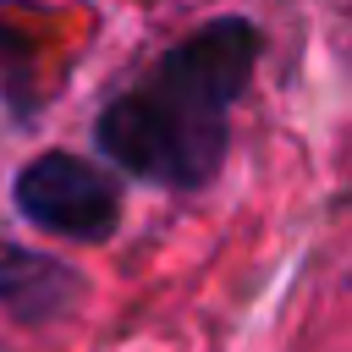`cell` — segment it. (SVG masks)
Here are the masks:
<instances>
[{
    "instance_id": "6da1fadb",
    "label": "cell",
    "mask_w": 352,
    "mask_h": 352,
    "mask_svg": "<svg viewBox=\"0 0 352 352\" xmlns=\"http://www.w3.org/2000/svg\"><path fill=\"white\" fill-rule=\"evenodd\" d=\"M253 66V33L220 22L187 38L165 66L104 110V148L154 182H204L226 148V110Z\"/></svg>"
},
{
    "instance_id": "7a4b0ae2",
    "label": "cell",
    "mask_w": 352,
    "mask_h": 352,
    "mask_svg": "<svg viewBox=\"0 0 352 352\" xmlns=\"http://www.w3.org/2000/svg\"><path fill=\"white\" fill-rule=\"evenodd\" d=\"M16 204L28 220L60 231V236H110L121 214V192L110 176L72 154H44L16 176Z\"/></svg>"
}]
</instances>
